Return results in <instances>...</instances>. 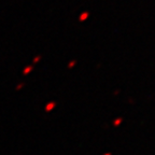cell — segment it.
Here are the masks:
<instances>
[{
    "instance_id": "7",
    "label": "cell",
    "mask_w": 155,
    "mask_h": 155,
    "mask_svg": "<svg viewBox=\"0 0 155 155\" xmlns=\"http://www.w3.org/2000/svg\"><path fill=\"white\" fill-rule=\"evenodd\" d=\"M23 85H24V84H20V85H18V86H17V87H16V90H21V88H22Z\"/></svg>"
},
{
    "instance_id": "3",
    "label": "cell",
    "mask_w": 155,
    "mask_h": 155,
    "mask_svg": "<svg viewBox=\"0 0 155 155\" xmlns=\"http://www.w3.org/2000/svg\"><path fill=\"white\" fill-rule=\"evenodd\" d=\"M122 119L121 118H119V119H116V120L113 122V125H114V127H118L119 125H121V123H122Z\"/></svg>"
},
{
    "instance_id": "8",
    "label": "cell",
    "mask_w": 155,
    "mask_h": 155,
    "mask_svg": "<svg viewBox=\"0 0 155 155\" xmlns=\"http://www.w3.org/2000/svg\"><path fill=\"white\" fill-rule=\"evenodd\" d=\"M105 155H111L110 153H107V154H105Z\"/></svg>"
},
{
    "instance_id": "4",
    "label": "cell",
    "mask_w": 155,
    "mask_h": 155,
    "mask_svg": "<svg viewBox=\"0 0 155 155\" xmlns=\"http://www.w3.org/2000/svg\"><path fill=\"white\" fill-rule=\"evenodd\" d=\"M31 69H33V67L31 66H29V67H27V68H25L24 69V74H28V73L31 71Z\"/></svg>"
},
{
    "instance_id": "1",
    "label": "cell",
    "mask_w": 155,
    "mask_h": 155,
    "mask_svg": "<svg viewBox=\"0 0 155 155\" xmlns=\"http://www.w3.org/2000/svg\"><path fill=\"white\" fill-rule=\"evenodd\" d=\"M54 107H55V103H49L48 105H46V107H45V111H46V112H50V111H52L53 109H54Z\"/></svg>"
},
{
    "instance_id": "2",
    "label": "cell",
    "mask_w": 155,
    "mask_h": 155,
    "mask_svg": "<svg viewBox=\"0 0 155 155\" xmlns=\"http://www.w3.org/2000/svg\"><path fill=\"white\" fill-rule=\"evenodd\" d=\"M87 17H88V13L84 12V13H82V14L80 15V21H81V22H83V21L87 20Z\"/></svg>"
},
{
    "instance_id": "6",
    "label": "cell",
    "mask_w": 155,
    "mask_h": 155,
    "mask_svg": "<svg viewBox=\"0 0 155 155\" xmlns=\"http://www.w3.org/2000/svg\"><path fill=\"white\" fill-rule=\"evenodd\" d=\"M40 56H38V57H36V58H33V63H38L39 62V59H40Z\"/></svg>"
},
{
    "instance_id": "5",
    "label": "cell",
    "mask_w": 155,
    "mask_h": 155,
    "mask_svg": "<svg viewBox=\"0 0 155 155\" xmlns=\"http://www.w3.org/2000/svg\"><path fill=\"white\" fill-rule=\"evenodd\" d=\"M75 64H77V62H75V60H72V62H71V63L68 65V68H72L73 66L75 65Z\"/></svg>"
}]
</instances>
